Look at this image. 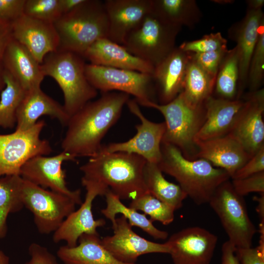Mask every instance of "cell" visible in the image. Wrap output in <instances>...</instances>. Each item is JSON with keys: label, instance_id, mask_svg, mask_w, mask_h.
Masks as SVG:
<instances>
[{"label": "cell", "instance_id": "d4e9b609", "mask_svg": "<svg viewBox=\"0 0 264 264\" xmlns=\"http://www.w3.org/2000/svg\"><path fill=\"white\" fill-rule=\"evenodd\" d=\"M82 57L90 64L153 74L154 66L128 52L122 45L107 38L92 44Z\"/></svg>", "mask_w": 264, "mask_h": 264}, {"label": "cell", "instance_id": "e0dca14e", "mask_svg": "<svg viewBox=\"0 0 264 264\" xmlns=\"http://www.w3.org/2000/svg\"><path fill=\"white\" fill-rule=\"evenodd\" d=\"M229 134L252 156L264 146V89L251 92Z\"/></svg>", "mask_w": 264, "mask_h": 264}, {"label": "cell", "instance_id": "7402d4cb", "mask_svg": "<svg viewBox=\"0 0 264 264\" xmlns=\"http://www.w3.org/2000/svg\"><path fill=\"white\" fill-rule=\"evenodd\" d=\"M190 58L191 53L176 47L154 67L152 76L155 89L157 91L159 104L171 102L182 92Z\"/></svg>", "mask_w": 264, "mask_h": 264}, {"label": "cell", "instance_id": "f907efd6", "mask_svg": "<svg viewBox=\"0 0 264 264\" xmlns=\"http://www.w3.org/2000/svg\"><path fill=\"white\" fill-rule=\"evenodd\" d=\"M9 257L0 250V264H9Z\"/></svg>", "mask_w": 264, "mask_h": 264}, {"label": "cell", "instance_id": "8d00e7d4", "mask_svg": "<svg viewBox=\"0 0 264 264\" xmlns=\"http://www.w3.org/2000/svg\"><path fill=\"white\" fill-rule=\"evenodd\" d=\"M264 75V26L260 31L251 56L248 71L247 83L251 92L260 89Z\"/></svg>", "mask_w": 264, "mask_h": 264}, {"label": "cell", "instance_id": "9c48e42d", "mask_svg": "<svg viewBox=\"0 0 264 264\" xmlns=\"http://www.w3.org/2000/svg\"><path fill=\"white\" fill-rule=\"evenodd\" d=\"M21 198L23 206L33 216L38 231L43 235L53 233L64 220L75 210L77 205L69 196L44 188L23 179Z\"/></svg>", "mask_w": 264, "mask_h": 264}, {"label": "cell", "instance_id": "1f68e13d", "mask_svg": "<svg viewBox=\"0 0 264 264\" xmlns=\"http://www.w3.org/2000/svg\"><path fill=\"white\" fill-rule=\"evenodd\" d=\"M239 60L236 47L228 50L219 68L214 90L217 97L233 100L239 97Z\"/></svg>", "mask_w": 264, "mask_h": 264}, {"label": "cell", "instance_id": "8992f818", "mask_svg": "<svg viewBox=\"0 0 264 264\" xmlns=\"http://www.w3.org/2000/svg\"><path fill=\"white\" fill-rule=\"evenodd\" d=\"M143 106L158 110L165 119V132L162 142L177 148L187 159H196L198 146L195 137L205 119L204 105L194 107L181 93L165 104L148 102Z\"/></svg>", "mask_w": 264, "mask_h": 264}, {"label": "cell", "instance_id": "6da1fadb", "mask_svg": "<svg viewBox=\"0 0 264 264\" xmlns=\"http://www.w3.org/2000/svg\"><path fill=\"white\" fill-rule=\"evenodd\" d=\"M130 95L121 92L102 93L71 115L61 142L64 151L74 158L96 155L102 141L120 118Z\"/></svg>", "mask_w": 264, "mask_h": 264}, {"label": "cell", "instance_id": "8fae6325", "mask_svg": "<svg viewBox=\"0 0 264 264\" xmlns=\"http://www.w3.org/2000/svg\"><path fill=\"white\" fill-rule=\"evenodd\" d=\"M85 73L89 83L102 93L118 91L132 95L139 105L155 102L151 74L86 64Z\"/></svg>", "mask_w": 264, "mask_h": 264}, {"label": "cell", "instance_id": "7dc6e473", "mask_svg": "<svg viewBox=\"0 0 264 264\" xmlns=\"http://www.w3.org/2000/svg\"><path fill=\"white\" fill-rule=\"evenodd\" d=\"M84 0H60L63 15L72 11L83 3Z\"/></svg>", "mask_w": 264, "mask_h": 264}, {"label": "cell", "instance_id": "836d02e7", "mask_svg": "<svg viewBox=\"0 0 264 264\" xmlns=\"http://www.w3.org/2000/svg\"><path fill=\"white\" fill-rule=\"evenodd\" d=\"M3 78L5 86L0 94V128L11 129L16 125L17 110L26 91L5 70Z\"/></svg>", "mask_w": 264, "mask_h": 264}, {"label": "cell", "instance_id": "30bf717a", "mask_svg": "<svg viewBox=\"0 0 264 264\" xmlns=\"http://www.w3.org/2000/svg\"><path fill=\"white\" fill-rule=\"evenodd\" d=\"M45 126L44 121L40 120L27 131L0 134V178L20 176L22 167L30 158L52 152L49 141L40 136Z\"/></svg>", "mask_w": 264, "mask_h": 264}, {"label": "cell", "instance_id": "52a82bcc", "mask_svg": "<svg viewBox=\"0 0 264 264\" xmlns=\"http://www.w3.org/2000/svg\"><path fill=\"white\" fill-rule=\"evenodd\" d=\"M181 29L164 22L151 12L128 34L122 45L133 55L154 67L175 48L176 36Z\"/></svg>", "mask_w": 264, "mask_h": 264}, {"label": "cell", "instance_id": "3957f363", "mask_svg": "<svg viewBox=\"0 0 264 264\" xmlns=\"http://www.w3.org/2000/svg\"><path fill=\"white\" fill-rule=\"evenodd\" d=\"M157 165L162 173L174 177L187 197L197 205L208 203L217 188L230 179L224 170L203 158L189 159L176 147L164 142Z\"/></svg>", "mask_w": 264, "mask_h": 264}, {"label": "cell", "instance_id": "ac0fdd59", "mask_svg": "<svg viewBox=\"0 0 264 264\" xmlns=\"http://www.w3.org/2000/svg\"><path fill=\"white\" fill-rule=\"evenodd\" d=\"M12 36L41 64L48 53L58 49L59 40L54 24L23 14L12 22Z\"/></svg>", "mask_w": 264, "mask_h": 264}, {"label": "cell", "instance_id": "603a6c76", "mask_svg": "<svg viewBox=\"0 0 264 264\" xmlns=\"http://www.w3.org/2000/svg\"><path fill=\"white\" fill-rule=\"evenodd\" d=\"M197 158H203L225 171L230 178L251 157L231 134L197 143Z\"/></svg>", "mask_w": 264, "mask_h": 264}, {"label": "cell", "instance_id": "4dcf8cb0", "mask_svg": "<svg viewBox=\"0 0 264 264\" xmlns=\"http://www.w3.org/2000/svg\"><path fill=\"white\" fill-rule=\"evenodd\" d=\"M106 207L101 210V213L108 220L112 225L115 222L116 216L120 214L129 221L131 225L137 227L156 240H165L168 233L157 229L153 222L148 219L144 214L139 213L135 210L127 207L121 201L119 197L109 189L106 193Z\"/></svg>", "mask_w": 264, "mask_h": 264}, {"label": "cell", "instance_id": "7bdbcfd3", "mask_svg": "<svg viewBox=\"0 0 264 264\" xmlns=\"http://www.w3.org/2000/svg\"><path fill=\"white\" fill-rule=\"evenodd\" d=\"M29 259L24 264H60L56 257L46 247L36 242L28 246Z\"/></svg>", "mask_w": 264, "mask_h": 264}, {"label": "cell", "instance_id": "bcb514c9", "mask_svg": "<svg viewBox=\"0 0 264 264\" xmlns=\"http://www.w3.org/2000/svg\"><path fill=\"white\" fill-rule=\"evenodd\" d=\"M236 247L228 240L221 247V264H240L235 253Z\"/></svg>", "mask_w": 264, "mask_h": 264}, {"label": "cell", "instance_id": "5bb4252c", "mask_svg": "<svg viewBox=\"0 0 264 264\" xmlns=\"http://www.w3.org/2000/svg\"><path fill=\"white\" fill-rule=\"evenodd\" d=\"M217 242L214 234L191 226L172 234L166 243L174 264H210Z\"/></svg>", "mask_w": 264, "mask_h": 264}, {"label": "cell", "instance_id": "83f0119b", "mask_svg": "<svg viewBox=\"0 0 264 264\" xmlns=\"http://www.w3.org/2000/svg\"><path fill=\"white\" fill-rule=\"evenodd\" d=\"M151 12L164 22L181 27H193L202 15L194 0H151Z\"/></svg>", "mask_w": 264, "mask_h": 264}, {"label": "cell", "instance_id": "c3c4849f", "mask_svg": "<svg viewBox=\"0 0 264 264\" xmlns=\"http://www.w3.org/2000/svg\"><path fill=\"white\" fill-rule=\"evenodd\" d=\"M259 197H254L253 199L258 202L256 211L258 213L261 224H264V193L260 194Z\"/></svg>", "mask_w": 264, "mask_h": 264}, {"label": "cell", "instance_id": "ee69618b", "mask_svg": "<svg viewBox=\"0 0 264 264\" xmlns=\"http://www.w3.org/2000/svg\"><path fill=\"white\" fill-rule=\"evenodd\" d=\"M235 255L240 264H264V244L252 248H236Z\"/></svg>", "mask_w": 264, "mask_h": 264}, {"label": "cell", "instance_id": "d590c367", "mask_svg": "<svg viewBox=\"0 0 264 264\" xmlns=\"http://www.w3.org/2000/svg\"><path fill=\"white\" fill-rule=\"evenodd\" d=\"M24 14L54 23L63 15L60 0H26Z\"/></svg>", "mask_w": 264, "mask_h": 264}, {"label": "cell", "instance_id": "ffe728a7", "mask_svg": "<svg viewBox=\"0 0 264 264\" xmlns=\"http://www.w3.org/2000/svg\"><path fill=\"white\" fill-rule=\"evenodd\" d=\"M245 103V99H226L210 96L205 101V119L195 142L225 136L230 133Z\"/></svg>", "mask_w": 264, "mask_h": 264}, {"label": "cell", "instance_id": "d6986e66", "mask_svg": "<svg viewBox=\"0 0 264 264\" xmlns=\"http://www.w3.org/2000/svg\"><path fill=\"white\" fill-rule=\"evenodd\" d=\"M104 5L108 22L107 38L120 45L151 10V0H106Z\"/></svg>", "mask_w": 264, "mask_h": 264}, {"label": "cell", "instance_id": "f1b7e54d", "mask_svg": "<svg viewBox=\"0 0 264 264\" xmlns=\"http://www.w3.org/2000/svg\"><path fill=\"white\" fill-rule=\"evenodd\" d=\"M215 80L197 64L191 53L181 93L190 105L194 107L203 106L208 98L212 96Z\"/></svg>", "mask_w": 264, "mask_h": 264}, {"label": "cell", "instance_id": "f6af8a7d", "mask_svg": "<svg viewBox=\"0 0 264 264\" xmlns=\"http://www.w3.org/2000/svg\"><path fill=\"white\" fill-rule=\"evenodd\" d=\"M26 0H0V19L12 22L24 14Z\"/></svg>", "mask_w": 264, "mask_h": 264}, {"label": "cell", "instance_id": "b9f144b4", "mask_svg": "<svg viewBox=\"0 0 264 264\" xmlns=\"http://www.w3.org/2000/svg\"><path fill=\"white\" fill-rule=\"evenodd\" d=\"M12 39V22L0 19V94L5 86L3 78L4 54Z\"/></svg>", "mask_w": 264, "mask_h": 264}, {"label": "cell", "instance_id": "9a60e30c", "mask_svg": "<svg viewBox=\"0 0 264 264\" xmlns=\"http://www.w3.org/2000/svg\"><path fill=\"white\" fill-rule=\"evenodd\" d=\"M113 234L101 239L103 247L115 258L125 263H136L138 258L150 253H169L166 242L159 243L145 239L132 229L123 216L116 218L112 225Z\"/></svg>", "mask_w": 264, "mask_h": 264}, {"label": "cell", "instance_id": "484cf974", "mask_svg": "<svg viewBox=\"0 0 264 264\" xmlns=\"http://www.w3.org/2000/svg\"><path fill=\"white\" fill-rule=\"evenodd\" d=\"M4 66L25 91L41 87L44 77L41 64L13 38L5 50Z\"/></svg>", "mask_w": 264, "mask_h": 264}, {"label": "cell", "instance_id": "e575fe53", "mask_svg": "<svg viewBox=\"0 0 264 264\" xmlns=\"http://www.w3.org/2000/svg\"><path fill=\"white\" fill-rule=\"evenodd\" d=\"M129 207L137 211H142L146 216H150L149 219L153 222L158 221L164 225H168L174 220L175 208L149 192L132 200Z\"/></svg>", "mask_w": 264, "mask_h": 264}, {"label": "cell", "instance_id": "277c9868", "mask_svg": "<svg viewBox=\"0 0 264 264\" xmlns=\"http://www.w3.org/2000/svg\"><path fill=\"white\" fill-rule=\"evenodd\" d=\"M53 24L59 40L58 50L82 56L97 40L107 38L108 22L101 0H85Z\"/></svg>", "mask_w": 264, "mask_h": 264}, {"label": "cell", "instance_id": "4fadbf2b", "mask_svg": "<svg viewBox=\"0 0 264 264\" xmlns=\"http://www.w3.org/2000/svg\"><path fill=\"white\" fill-rule=\"evenodd\" d=\"M75 159L64 151L52 156H36L23 165L20 176L41 187L69 196L77 205H81L83 202L81 190H71L67 187L65 171L62 168L65 161Z\"/></svg>", "mask_w": 264, "mask_h": 264}, {"label": "cell", "instance_id": "681fc988", "mask_svg": "<svg viewBox=\"0 0 264 264\" xmlns=\"http://www.w3.org/2000/svg\"><path fill=\"white\" fill-rule=\"evenodd\" d=\"M247 8L252 9H262L264 4V0H246Z\"/></svg>", "mask_w": 264, "mask_h": 264}, {"label": "cell", "instance_id": "7a4b0ae2", "mask_svg": "<svg viewBox=\"0 0 264 264\" xmlns=\"http://www.w3.org/2000/svg\"><path fill=\"white\" fill-rule=\"evenodd\" d=\"M147 161L124 152L98 154L80 167L81 183L109 189L121 200H132L148 192L144 172Z\"/></svg>", "mask_w": 264, "mask_h": 264}, {"label": "cell", "instance_id": "f35d334b", "mask_svg": "<svg viewBox=\"0 0 264 264\" xmlns=\"http://www.w3.org/2000/svg\"><path fill=\"white\" fill-rule=\"evenodd\" d=\"M228 50L226 48L202 53H191V54L193 59L199 66L216 78L219 68Z\"/></svg>", "mask_w": 264, "mask_h": 264}, {"label": "cell", "instance_id": "cb8c5ba5", "mask_svg": "<svg viewBox=\"0 0 264 264\" xmlns=\"http://www.w3.org/2000/svg\"><path fill=\"white\" fill-rule=\"evenodd\" d=\"M45 115L56 119L66 126L70 117L63 105L45 94L41 87L27 90L17 110L15 130L27 131Z\"/></svg>", "mask_w": 264, "mask_h": 264}, {"label": "cell", "instance_id": "5b68a950", "mask_svg": "<svg viewBox=\"0 0 264 264\" xmlns=\"http://www.w3.org/2000/svg\"><path fill=\"white\" fill-rule=\"evenodd\" d=\"M86 65L82 56L61 50L48 53L41 64L44 77L53 78L61 89L63 106L69 117L98 94L87 79Z\"/></svg>", "mask_w": 264, "mask_h": 264}, {"label": "cell", "instance_id": "ab89813d", "mask_svg": "<svg viewBox=\"0 0 264 264\" xmlns=\"http://www.w3.org/2000/svg\"><path fill=\"white\" fill-rule=\"evenodd\" d=\"M233 187L239 195L244 197L253 192L264 193V171L231 181Z\"/></svg>", "mask_w": 264, "mask_h": 264}, {"label": "cell", "instance_id": "44dd1931", "mask_svg": "<svg viewBox=\"0 0 264 264\" xmlns=\"http://www.w3.org/2000/svg\"><path fill=\"white\" fill-rule=\"evenodd\" d=\"M264 26L262 9L248 8L243 18L233 25L229 36L236 43L239 60V97L247 83L250 61L261 28Z\"/></svg>", "mask_w": 264, "mask_h": 264}, {"label": "cell", "instance_id": "4316f807", "mask_svg": "<svg viewBox=\"0 0 264 264\" xmlns=\"http://www.w3.org/2000/svg\"><path fill=\"white\" fill-rule=\"evenodd\" d=\"M57 257L64 264H138L115 258L103 247L99 234H83L76 246H60Z\"/></svg>", "mask_w": 264, "mask_h": 264}, {"label": "cell", "instance_id": "2e32d148", "mask_svg": "<svg viewBox=\"0 0 264 264\" xmlns=\"http://www.w3.org/2000/svg\"><path fill=\"white\" fill-rule=\"evenodd\" d=\"M86 190L85 198L80 207L70 213L53 233L55 243L64 241L69 247L76 246L83 234L98 235L97 228L106 224L103 219L95 220L92 211V203L97 196H105L107 189L96 185L84 186Z\"/></svg>", "mask_w": 264, "mask_h": 264}, {"label": "cell", "instance_id": "60d3db41", "mask_svg": "<svg viewBox=\"0 0 264 264\" xmlns=\"http://www.w3.org/2000/svg\"><path fill=\"white\" fill-rule=\"evenodd\" d=\"M264 171V146L240 168L231 178H243Z\"/></svg>", "mask_w": 264, "mask_h": 264}, {"label": "cell", "instance_id": "f546056e", "mask_svg": "<svg viewBox=\"0 0 264 264\" xmlns=\"http://www.w3.org/2000/svg\"><path fill=\"white\" fill-rule=\"evenodd\" d=\"M144 176L148 192L172 206L176 210L182 206L187 195L178 184L165 178L157 164L147 161Z\"/></svg>", "mask_w": 264, "mask_h": 264}, {"label": "cell", "instance_id": "74e56055", "mask_svg": "<svg viewBox=\"0 0 264 264\" xmlns=\"http://www.w3.org/2000/svg\"><path fill=\"white\" fill-rule=\"evenodd\" d=\"M227 41L219 32L204 35L201 38L182 43L178 47L194 54L208 52L227 48Z\"/></svg>", "mask_w": 264, "mask_h": 264}, {"label": "cell", "instance_id": "d6a6232c", "mask_svg": "<svg viewBox=\"0 0 264 264\" xmlns=\"http://www.w3.org/2000/svg\"><path fill=\"white\" fill-rule=\"evenodd\" d=\"M22 181L19 175L0 178V239L6 235L8 215L20 211L24 207L21 198Z\"/></svg>", "mask_w": 264, "mask_h": 264}, {"label": "cell", "instance_id": "7c38bea8", "mask_svg": "<svg viewBox=\"0 0 264 264\" xmlns=\"http://www.w3.org/2000/svg\"><path fill=\"white\" fill-rule=\"evenodd\" d=\"M126 105L130 111L140 120V124L135 126L136 134L124 142L103 145L98 154L124 152L139 155L147 162L158 164L161 157V145L166 129L165 122L155 123L148 120L134 99H129Z\"/></svg>", "mask_w": 264, "mask_h": 264}, {"label": "cell", "instance_id": "ba28073f", "mask_svg": "<svg viewBox=\"0 0 264 264\" xmlns=\"http://www.w3.org/2000/svg\"><path fill=\"white\" fill-rule=\"evenodd\" d=\"M208 203L218 216L228 241L236 248L252 247L257 229L249 216L243 197L236 192L229 180L217 188Z\"/></svg>", "mask_w": 264, "mask_h": 264}]
</instances>
